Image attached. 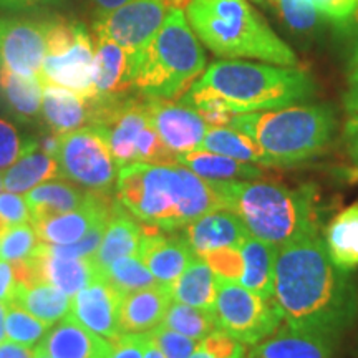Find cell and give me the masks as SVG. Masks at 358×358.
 I'll list each match as a JSON object with an SVG mask.
<instances>
[{"label":"cell","mask_w":358,"mask_h":358,"mask_svg":"<svg viewBox=\"0 0 358 358\" xmlns=\"http://www.w3.org/2000/svg\"><path fill=\"white\" fill-rule=\"evenodd\" d=\"M272 299L289 329L334 340L358 317L357 284L332 262L320 234L277 249Z\"/></svg>","instance_id":"1"},{"label":"cell","mask_w":358,"mask_h":358,"mask_svg":"<svg viewBox=\"0 0 358 358\" xmlns=\"http://www.w3.org/2000/svg\"><path fill=\"white\" fill-rule=\"evenodd\" d=\"M313 92L312 77L297 66L219 60L181 101L199 111L209 127H227L236 115L297 105L310 100Z\"/></svg>","instance_id":"2"},{"label":"cell","mask_w":358,"mask_h":358,"mask_svg":"<svg viewBox=\"0 0 358 358\" xmlns=\"http://www.w3.org/2000/svg\"><path fill=\"white\" fill-rule=\"evenodd\" d=\"M116 199L134 219L163 231H179L222 209L213 182L179 163L123 166L116 178Z\"/></svg>","instance_id":"3"},{"label":"cell","mask_w":358,"mask_h":358,"mask_svg":"<svg viewBox=\"0 0 358 358\" xmlns=\"http://www.w3.org/2000/svg\"><path fill=\"white\" fill-rule=\"evenodd\" d=\"M222 209L239 216L250 236L277 249L295 241L320 234L322 209L313 186L290 189L277 182L211 181Z\"/></svg>","instance_id":"4"},{"label":"cell","mask_w":358,"mask_h":358,"mask_svg":"<svg viewBox=\"0 0 358 358\" xmlns=\"http://www.w3.org/2000/svg\"><path fill=\"white\" fill-rule=\"evenodd\" d=\"M186 19L209 50L224 58H254L297 66L292 48L268 27L248 0H189Z\"/></svg>","instance_id":"5"},{"label":"cell","mask_w":358,"mask_h":358,"mask_svg":"<svg viewBox=\"0 0 358 358\" xmlns=\"http://www.w3.org/2000/svg\"><path fill=\"white\" fill-rule=\"evenodd\" d=\"M131 64L133 90L148 98L178 100L204 71L206 55L181 7H173Z\"/></svg>","instance_id":"6"},{"label":"cell","mask_w":358,"mask_h":358,"mask_svg":"<svg viewBox=\"0 0 358 358\" xmlns=\"http://www.w3.org/2000/svg\"><path fill=\"white\" fill-rule=\"evenodd\" d=\"M335 124L330 106L290 105L236 115L227 127L252 138L271 166H292L322 153L332 140Z\"/></svg>","instance_id":"7"},{"label":"cell","mask_w":358,"mask_h":358,"mask_svg":"<svg viewBox=\"0 0 358 358\" xmlns=\"http://www.w3.org/2000/svg\"><path fill=\"white\" fill-rule=\"evenodd\" d=\"M90 124L108 143L118 166L134 163L174 164L176 155L161 141L146 111V96L128 95L92 100Z\"/></svg>","instance_id":"8"},{"label":"cell","mask_w":358,"mask_h":358,"mask_svg":"<svg viewBox=\"0 0 358 358\" xmlns=\"http://www.w3.org/2000/svg\"><path fill=\"white\" fill-rule=\"evenodd\" d=\"M42 83L69 88L85 100L95 98V40L77 20L47 22Z\"/></svg>","instance_id":"9"},{"label":"cell","mask_w":358,"mask_h":358,"mask_svg":"<svg viewBox=\"0 0 358 358\" xmlns=\"http://www.w3.org/2000/svg\"><path fill=\"white\" fill-rule=\"evenodd\" d=\"M213 312L217 329L244 345H257L274 335L284 322L274 299L262 297L237 282L224 279H217Z\"/></svg>","instance_id":"10"},{"label":"cell","mask_w":358,"mask_h":358,"mask_svg":"<svg viewBox=\"0 0 358 358\" xmlns=\"http://www.w3.org/2000/svg\"><path fill=\"white\" fill-rule=\"evenodd\" d=\"M58 171L87 191L111 194L116 178V163L108 143L95 128L85 127L60 134L55 153Z\"/></svg>","instance_id":"11"},{"label":"cell","mask_w":358,"mask_h":358,"mask_svg":"<svg viewBox=\"0 0 358 358\" xmlns=\"http://www.w3.org/2000/svg\"><path fill=\"white\" fill-rule=\"evenodd\" d=\"M173 7L171 0H131L98 17L93 24V32L120 45L133 58L153 38Z\"/></svg>","instance_id":"12"},{"label":"cell","mask_w":358,"mask_h":358,"mask_svg":"<svg viewBox=\"0 0 358 358\" xmlns=\"http://www.w3.org/2000/svg\"><path fill=\"white\" fill-rule=\"evenodd\" d=\"M47 48V22L0 17V66L38 77Z\"/></svg>","instance_id":"13"},{"label":"cell","mask_w":358,"mask_h":358,"mask_svg":"<svg viewBox=\"0 0 358 358\" xmlns=\"http://www.w3.org/2000/svg\"><path fill=\"white\" fill-rule=\"evenodd\" d=\"M146 111L161 141L174 155L199 150L209 124L199 111L186 103L146 96Z\"/></svg>","instance_id":"14"},{"label":"cell","mask_w":358,"mask_h":358,"mask_svg":"<svg viewBox=\"0 0 358 358\" xmlns=\"http://www.w3.org/2000/svg\"><path fill=\"white\" fill-rule=\"evenodd\" d=\"M138 257L146 264L158 284L171 285L194 257L182 232L163 231L161 227L141 224Z\"/></svg>","instance_id":"15"},{"label":"cell","mask_w":358,"mask_h":358,"mask_svg":"<svg viewBox=\"0 0 358 358\" xmlns=\"http://www.w3.org/2000/svg\"><path fill=\"white\" fill-rule=\"evenodd\" d=\"M122 297L103 277H98L71 299L70 315L90 332L115 342L123 334L120 325Z\"/></svg>","instance_id":"16"},{"label":"cell","mask_w":358,"mask_h":358,"mask_svg":"<svg viewBox=\"0 0 358 358\" xmlns=\"http://www.w3.org/2000/svg\"><path fill=\"white\" fill-rule=\"evenodd\" d=\"M110 194L101 192H90L82 208L73 211L55 214V216L40 219V221L30 222L37 232L38 239L47 244H71L87 234L93 226L101 219L108 217L111 213Z\"/></svg>","instance_id":"17"},{"label":"cell","mask_w":358,"mask_h":358,"mask_svg":"<svg viewBox=\"0 0 358 358\" xmlns=\"http://www.w3.org/2000/svg\"><path fill=\"white\" fill-rule=\"evenodd\" d=\"M194 256L203 259L206 254L222 248H239L250 236L239 216L229 209H216L201 216L179 229Z\"/></svg>","instance_id":"18"},{"label":"cell","mask_w":358,"mask_h":358,"mask_svg":"<svg viewBox=\"0 0 358 358\" xmlns=\"http://www.w3.org/2000/svg\"><path fill=\"white\" fill-rule=\"evenodd\" d=\"M50 358H110L113 342L90 332L71 315L58 320L37 347Z\"/></svg>","instance_id":"19"},{"label":"cell","mask_w":358,"mask_h":358,"mask_svg":"<svg viewBox=\"0 0 358 358\" xmlns=\"http://www.w3.org/2000/svg\"><path fill=\"white\" fill-rule=\"evenodd\" d=\"M38 282L55 285L69 297H75L80 290L101 277L93 257H60L45 252L40 243L32 257Z\"/></svg>","instance_id":"20"},{"label":"cell","mask_w":358,"mask_h":358,"mask_svg":"<svg viewBox=\"0 0 358 358\" xmlns=\"http://www.w3.org/2000/svg\"><path fill=\"white\" fill-rule=\"evenodd\" d=\"M169 285L156 284L153 287L134 290L122 297L120 325L123 334H146L158 327L171 303Z\"/></svg>","instance_id":"21"},{"label":"cell","mask_w":358,"mask_h":358,"mask_svg":"<svg viewBox=\"0 0 358 358\" xmlns=\"http://www.w3.org/2000/svg\"><path fill=\"white\" fill-rule=\"evenodd\" d=\"M131 90L129 55L120 45L95 35V98L93 100L123 96L128 95Z\"/></svg>","instance_id":"22"},{"label":"cell","mask_w":358,"mask_h":358,"mask_svg":"<svg viewBox=\"0 0 358 358\" xmlns=\"http://www.w3.org/2000/svg\"><path fill=\"white\" fill-rule=\"evenodd\" d=\"M140 239L141 224H138L131 213L118 199L113 201L105 236H103L95 256H92L100 274H103V271L116 259L138 254Z\"/></svg>","instance_id":"23"},{"label":"cell","mask_w":358,"mask_h":358,"mask_svg":"<svg viewBox=\"0 0 358 358\" xmlns=\"http://www.w3.org/2000/svg\"><path fill=\"white\" fill-rule=\"evenodd\" d=\"M334 338L299 332L285 325L271 337L257 343L249 358H332Z\"/></svg>","instance_id":"24"},{"label":"cell","mask_w":358,"mask_h":358,"mask_svg":"<svg viewBox=\"0 0 358 358\" xmlns=\"http://www.w3.org/2000/svg\"><path fill=\"white\" fill-rule=\"evenodd\" d=\"M42 113L53 133L65 134L90 124L88 101L58 85L43 83Z\"/></svg>","instance_id":"25"},{"label":"cell","mask_w":358,"mask_h":358,"mask_svg":"<svg viewBox=\"0 0 358 358\" xmlns=\"http://www.w3.org/2000/svg\"><path fill=\"white\" fill-rule=\"evenodd\" d=\"M243 257V274L237 284L245 289L261 294L262 297H272L274 294V267L277 257L275 245L264 243L254 236H248L239 245Z\"/></svg>","instance_id":"26"},{"label":"cell","mask_w":358,"mask_h":358,"mask_svg":"<svg viewBox=\"0 0 358 358\" xmlns=\"http://www.w3.org/2000/svg\"><path fill=\"white\" fill-rule=\"evenodd\" d=\"M176 161L208 181H254L264 176L257 164L243 163L204 150L176 155Z\"/></svg>","instance_id":"27"},{"label":"cell","mask_w":358,"mask_h":358,"mask_svg":"<svg viewBox=\"0 0 358 358\" xmlns=\"http://www.w3.org/2000/svg\"><path fill=\"white\" fill-rule=\"evenodd\" d=\"M324 243L329 257L340 271L358 267V203L340 211L325 229Z\"/></svg>","instance_id":"28"},{"label":"cell","mask_w":358,"mask_h":358,"mask_svg":"<svg viewBox=\"0 0 358 358\" xmlns=\"http://www.w3.org/2000/svg\"><path fill=\"white\" fill-rule=\"evenodd\" d=\"M169 290L174 302L213 310L216 302L217 277L204 259L194 257L181 275L169 285Z\"/></svg>","instance_id":"29"},{"label":"cell","mask_w":358,"mask_h":358,"mask_svg":"<svg viewBox=\"0 0 358 358\" xmlns=\"http://www.w3.org/2000/svg\"><path fill=\"white\" fill-rule=\"evenodd\" d=\"M92 191H80L64 181L42 182L27 192L25 201L30 209V222L69 213L82 208Z\"/></svg>","instance_id":"30"},{"label":"cell","mask_w":358,"mask_h":358,"mask_svg":"<svg viewBox=\"0 0 358 358\" xmlns=\"http://www.w3.org/2000/svg\"><path fill=\"white\" fill-rule=\"evenodd\" d=\"M12 302L25 308L48 327L70 315L71 310V297L47 282H38L34 285L17 284Z\"/></svg>","instance_id":"31"},{"label":"cell","mask_w":358,"mask_h":358,"mask_svg":"<svg viewBox=\"0 0 358 358\" xmlns=\"http://www.w3.org/2000/svg\"><path fill=\"white\" fill-rule=\"evenodd\" d=\"M0 96L19 118H35L42 111L43 83L38 77H25L0 66Z\"/></svg>","instance_id":"32"},{"label":"cell","mask_w":358,"mask_h":358,"mask_svg":"<svg viewBox=\"0 0 358 358\" xmlns=\"http://www.w3.org/2000/svg\"><path fill=\"white\" fill-rule=\"evenodd\" d=\"M60 176L58 163L53 156L43 153L38 148L32 153L22 156L19 161L2 173L3 187L10 192L24 194L42 182Z\"/></svg>","instance_id":"33"},{"label":"cell","mask_w":358,"mask_h":358,"mask_svg":"<svg viewBox=\"0 0 358 358\" xmlns=\"http://www.w3.org/2000/svg\"><path fill=\"white\" fill-rule=\"evenodd\" d=\"M199 150L211 151L243 163L271 166L267 156L248 134L231 127H209Z\"/></svg>","instance_id":"34"},{"label":"cell","mask_w":358,"mask_h":358,"mask_svg":"<svg viewBox=\"0 0 358 358\" xmlns=\"http://www.w3.org/2000/svg\"><path fill=\"white\" fill-rule=\"evenodd\" d=\"M161 324H164L174 332L198 340V342L217 329L216 317H214L213 310L186 306V303L174 301L169 303Z\"/></svg>","instance_id":"35"},{"label":"cell","mask_w":358,"mask_h":358,"mask_svg":"<svg viewBox=\"0 0 358 358\" xmlns=\"http://www.w3.org/2000/svg\"><path fill=\"white\" fill-rule=\"evenodd\" d=\"M101 277L122 295L134 292V290L153 287L158 284V280L151 274L146 264L136 254L116 259L103 271Z\"/></svg>","instance_id":"36"},{"label":"cell","mask_w":358,"mask_h":358,"mask_svg":"<svg viewBox=\"0 0 358 358\" xmlns=\"http://www.w3.org/2000/svg\"><path fill=\"white\" fill-rule=\"evenodd\" d=\"M6 332L12 342L35 348L47 335L48 325L12 302L7 306Z\"/></svg>","instance_id":"37"},{"label":"cell","mask_w":358,"mask_h":358,"mask_svg":"<svg viewBox=\"0 0 358 358\" xmlns=\"http://www.w3.org/2000/svg\"><path fill=\"white\" fill-rule=\"evenodd\" d=\"M40 243L32 224H15L0 239V261L13 262L32 257Z\"/></svg>","instance_id":"38"},{"label":"cell","mask_w":358,"mask_h":358,"mask_svg":"<svg viewBox=\"0 0 358 358\" xmlns=\"http://www.w3.org/2000/svg\"><path fill=\"white\" fill-rule=\"evenodd\" d=\"M38 148V141L24 140L12 123L0 118V171L12 166L22 156L32 153Z\"/></svg>","instance_id":"39"},{"label":"cell","mask_w":358,"mask_h":358,"mask_svg":"<svg viewBox=\"0 0 358 358\" xmlns=\"http://www.w3.org/2000/svg\"><path fill=\"white\" fill-rule=\"evenodd\" d=\"M279 8L280 17L290 29L308 32L319 24L320 15L312 0H272Z\"/></svg>","instance_id":"40"},{"label":"cell","mask_w":358,"mask_h":358,"mask_svg":"<svg viewBox=\"0 0 358 358\" xmlns=\"http://www.w3.org/2000/svg\"><path fill=\"white\" fill-rule=\"evenodd\" d=\"M150 334L155 345L159 348L164 358H189L198 348V340L174 332L164 324L155 327Z\"/></svg>","instance_id":"41"},{"label":"cell","mask_w":358,"mask_h":358,"mask_svg":"<svg viewBox=\"0 0 358 358\" xmlns=\"http://www.w3.org/2000/svg\"><path fill=\"white\" fill-rule=\"evenodd\" d=\"M213 268L217 279L239 282L243 274V257L239 248H222L206 254L203 257Z\"/></svg>","instance_id":"42"},{"label":"cell","mask_w":358,"mask_h":358,"mask_svg":"<svg viewBox=\"0 0 358 358\" xmlns=\"http://www.w3.org/2000/svg\"><path fill=\"white\" fill-rule=\"evenodd\" d=\"M199 347L214 358H245L244 343L219 329L201 340Z\"/></svg>","instance_id":"43"},{"label":"cell","mask_w":358,"mask_h":358,"mask_svg":"<svg viewBox=\"0 0 358 358\" xmlns=\"http://www.w3.org/2000/svg\"><path fill=\"white\" fill-rule=\"evenodd\" d=\"M317 12L334 24H347L358 13V0H312Z\"/></svg>","instance_id":"44"},{"label":"cell","mask_w":358,"mask_h":358,"mask_svg":"<svg viewBox=\"0 0 358 358\" xmlns=\"http://www.w3.org/2000/svg\"><path fill=\"white\" fill-rule=\"evenodd\" d=\"M0 217L10 224L30 222V209L25 198H20L17 192H0Z\"/></svg>","instance_id":"45"},{"label":"cell","mask_w":358,"mask_h":358,"mask_svg":"<svg viewBox=\"0 0 358 358\" xmlns=\"http://www.w3.org/2000/svg\"><path fill=\"white\" fill-rule=\"evenodd\" d=\"M150 335L122 334L113 342V353L110 358H143Z\"/></svg>","instance_id":"46"},{"label":"cell","mask_w":358,"mask_h":358,"mask_svg":"<svg viewBox=\"0 0 358 358\" xmlns=\"http://www.w3.org/2000/svg\"><path fill=\"white\" fill-rule=\"evenodd\" d=\"M345 141H347V151L350 156L353 169V178L358 181V115H352L345 127Z\"/></svg>","instance_id":"47"},{"label":"cell","mask_w":358,"mask_h":358,"mask_svg":"<svg viewBox=\"0 0 358 358\" xmlns=\"http://www.w3.org/2000/svg\"><path fill=\"white\" fill-rule=\"evenodd\" d=\"M15 287L17 280L12 266L7 261H0V302H3L6 306L12 303Z\"/></svg>","instance_id":"48"},{"label":"cell","mask_w":358,"mask_h":358,"mask_svg":"<svg viewBox=\"0 0 358 358\" xmlns=\"http://www.w3.org/2000/svg\"><path fill=\"white\" fill-rule=\"evenodd\" d=\"M58 2H62V0H0V10L3 12L35 10V8L48 7Z\"/></svg>","instance_id":"49"},{"label":"cell","mask_w":358,"mask_h":358,"mask_svg":"<svg viewBox=\"0 0 358 358\" xmlns=\"http://www.w3.org/2000/svg\"><path fill=\"white\" fill-rule=\"evenodd\" d=\"M34 348L20 345L12 340L0 343V358H34Z\"/></svg>","instance_id":"50"},{"label":"cell","mask_w":358,"mask_h":358,"mask_svg":"<svg viewBox=\"0 0 358 358\" xmlns=\"http://www.w3.org/2000/svg\"><path fill=\"white\" fill-rule=\"evenodd\" d=\"M345 108L352 115H358V66L350 75V82H348V90L345 95Z\"/></svg>","instance_id":"51"},{"label":"cell","mask_w":358,"mask_h":358,"mask_svg":"<svg viewBox=\"0 0 358 358\" xmlns=\"http://www.w3.org/2000/svg\"><path fill=\"white\" fill-rule=\"evenodd\" d=\"M131 2V0H92V3L95 6L98 17L106 15V13L116 10V8L123 7L124 3Z\"/></svg>","instance_id":"52"},{"label":"cell","mask_w":358,"mask_h":358,"mask_svg":"<svg viewBox=\"0 0 358 358\" xmlns=\"http://www.w3.org/2000/svg\"><path fill=\"white\" fill-rule=\"evenodd\" d=\"M148 335H150V334H148ZM143 358H164V355H163V353H161L159 348L155 345V342H153V340H151V337L148 338L145 357H143Z\"/></svg>","instance_id":"53"},{"label":"cell","mask_w":358,"mask_h":358,"mask_svg":"<svg viewBox=\"0 0 358 358\" xmlns=\"http://www.w3.org/2000/svg\"><path fill=\"white\" fill-rule=\"evenodd\" d=\"M6 315H7V306L3 302H0V343L6 342V337H7Z\"/></svg>","instance_id":"54"},{"label":"cell","mask_w":358,"mask_h":358,"mask_svg":"<svg viewBox=\"0 0 358 358\" xmlns=\"http://www.w3.org/2000/svg\"><path fill=\"white\" fill-rule=\"evenodd\" d=\"M189 358H214V357H211V355H209V353H208V352H204V350H203V348H201V347H199V343H198V348H196V350H194V353H192V355H191Z\"/></svg>","instance_id":"55"},{"label":"cell","mask_w":358,"mask_h":358,"mask_svg":"<svg viewBox=\"0 0 358 358\" xmlns=\"http://www.w3.org/2000/svg\"><path fill=\"white\" fill-rule=\"evenodd\" d=\"M8 229H10V224H8L3 217H0V239H2V237L6 236V232Z\"/></svg>","instance_id":"56"},{"label":"cell","mask_w":358,"mask_h":358,"mask_svg":"<svg viewBox=\"0 0 358 358\" xmlns=\"http://www.w3.org/2000/svg\"><path fill=\"white\" fill-rule=\"evenodd\" d=\"M34 352H35V355H34V358H50V357H47L45 355L43 352H40L38 348H34Z\"/></svg>","instance_id":"57"},{"label":"cell","mask_w":358,"mask_h":358,"mask_svg":"<svg viewBox=\"0 0 358 358\" xmlns=\"http://www.w3.org/2000/svg\"><path fill=\"white\" fill-rule=\"evenodd\" d=\"M171 2H173V6L174 7H181V3H187V2H189V0H171Z\"/></svg>","instance_id":"58"},{"label":"cell","mask_w":358,"mask_h":358,"mask_svg":"<svg viewBox=\"0 0 358 358\" xmlns=\"http://www.w3.org/2000/svg\"><path fill=\"white\" fill-rule=\"evenodd\" d=\"M2 186H3V182H2V176H0V189H2Z\"/></svg>","instance_id":"59"},{"label":"cell","mask_w":358,"mask_h":358,"mask_svg":"<svg viewBox=\"0 0 358 358\" xmlns=\"http://www.w3.org/2000/svg\"><path fill=\"white\" fill-rule=\"evenodd\" d=\"M256 2H262V0H256Z\"/></svg>","instance_id":"60"}]
</instances>
